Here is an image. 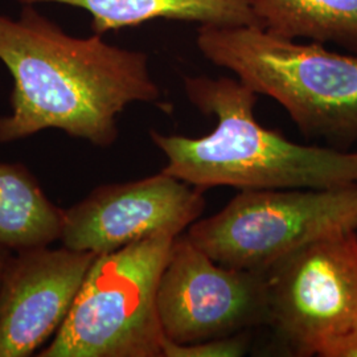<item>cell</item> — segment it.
<instances>
[{
	"label": "cell",
	"instance_id": "1",
	"mask_svg": "<svg viewBox=\"0 0 357 357\" xmlns=\"http://www.w3.org/2000/svg\"><path fill=\"white\" fill-rule=\"evenodd\" d=\"M0 61L13 78L0 144L56 128L110 147L128 105L160 98L144 52L115 47L97 33L73 38L33 4L17 19L0 15Z\"/></svg>",
	"mask_w": 357,
	"mask_h": 357
},
{
	"label": "cell",
	"instance_id": "2",
	"mask_svg": "<svg viewBox=\"0 0 357 357\" xmlns=\"http://www.w3.org/2000/svg\"><path fill=\"white\" fill-rule=\"evenodd\" d=\"M188 101L215 128L200 138L150 131L166 155L163 171L205 191L335 188L357 184V151L299 144L264 128L255 114L258 94L237 77L184 78Z\"/></svg>",
	"mask_w": 357,
	"mask_h": 357
},
{
	"label": "cell",
	"instance_id": "3",
	"mask_svg": "<svg viewBox=\"0 0 357 357\" xmlns=\"http://www.w3.org/2000/svg\"><path fill=\"white\" fill-rule=\"evenodd\" d=\"M196 45L258 96L289 113L310 139L348 151L357 143V56L301 44L257 26H200Z\"/></svg>",
	"mask_w": 357,
	"mask_h": 357
},
{
	"label": "cell",
	"instance_id": "4",
	"mask_svg": "<svg viewBox=\"0 0 357 357\" xmlns=\"http://www.w3.org/2000/svg\"><path fill=\"white\" fill-rule=\"evenodd\" d=\"M176 237L158 234L97 255L40 357H162L158 286Z\"/></svg>",
	"mask_w": 357,
	"mask_h": 357
},
{
	"label": "cell",
	"instance_id": "5",
	"mask_svg": "<svg viewBox=\"0 0 357 357\" xmlns=\"http://www.w3.org/2000/svg\"><path fill=\"white\" fill-rule=\"evenodd\" d=\"M357 231V184L335 188L245 190L187 237L218 264L266 273L282 258L337 233Z\"/></svg>",
	"mask_w": 357,
	"mask_h": 357
},
{
	"label": "cell",
	"instance_id": "6",
	"mask_svg": "<svg viewBox=\"0 0 357 357\" xmlns=\"http://www.w3.org/2000/svg\"><path fill=\"white\" fill-rule=\"evenodd\" d=\"M268 321L294 355L319 356L357 320V231L308 243L265 273Z\"/></svg>",
	"mask_w": 357,
	"mask_h": 357
},
{
	"label": "cell",
	"instance_id": "7",
	"mask_svg": "<svg viewBox=\"0 0 357 357\" xmlns=\"http://www.w3.org/2000/svg\"><path fill=\"white\" fill-rule=\"evenodd\" d=\"M156 301L165 336L178 344L241 333L268 321L265 273L224 266L187 234L172 243Z\"/></svg>",
	"mask_w": 357,
	"mask_h": 357
},
{
	"label": "cell",
	"instance_id": "8",
	"mask_svg": "<svg viewBox=\"0 0 357 357\" xmlns=\"http://www.w3.org/2000/svg\"><path fill=\"white\" fill-rule=\"evenodd\" d=\"M203 192L163 169L141 180L102 184L63 211L60 241L101 255L158 234L178 237L203 216Z\"/></svg>",
	"mask_w": 357,
	"mask_h": 357
},
{
	"label": "cell",
	"instance_id": "9",
	"mask_svg": "<svg viewBox=\"0 0 357 357\" xmlns=\"http://www.w3.org/2000/svg\"><path fill=\"white\" fill-rule=\"evenodd\" d=\"M96 257L64 245L13 252L0 286V357L32 356L57 333Z\"/></svg>",
	"mask_w": 357,
	"mask_h": 357
},
{
	"label": "cell",
	"instance_id": "10",
	"mask_svg": "<svg viewBox=\"0 0 357 357\" xmlns=\"http://www.w3.org/2000/svg\"><path fill=\"white\" fill-rule=\"evenodd\" d=\"M23 4L60 3L91 15L93 33L141 26L156 19L200 26H259L249 0H17Z\"/></svg>",
	"mask_w": 357,
	"mask_h": 357
},
{
	"label": "cell",
	"instance_id": "11",
	"mask_svg": "<svg viewBox=\"0 0 357 357\" xmlns=\"http://www.w3.org/2000/svg\"><path fill=\"white\" fill-rule=\"evenodd\" d=\"M63 211L23 163L0 162V243L19 252L56 243Z\"/></svg>",
	"mask_w": 357,
	"mask_h": 357
},
{
	"label": "cell",
	"instance_id": "12",
	"mask_svg": "<svg viewBox=\"0 0 357 357\" xmlns=\"http://www.w3.org/2000/svg\"><path fill=\"white\" fill-rule=\"evenodd\" d=\"M261 28L281 38L340 45L357 56V0H249Z\"/></svg>",
	"mask_w": 357,
	"mask_h": 357
},
{
	"label": "cell",
	"instance_id": "13",
	"mask_svg": "<svg viewBox=\"0 0 357 357\" xmlns=\"http://www.w3.org/2000/svg\"><path fill=\"white\" fill-rule=\"evenodd\" d=\"M249 347L248 331L191 344H178L166 339L162 357H240L246 355Z\"/></svg>",
	"mask_w": 357,
	"mask_h": 357
},
{
	"label": "cell",
	"instance_id": "14",
	"mask_svg": "<svg viewBox=\"0 0 357 357\" xmlns=\"http://www.w3.org/2000/svg\"><path fill=\"white\" fill-rule=\"evenodd\" d=\"M321 357H357V320L349 331L323 352Z\"/></svg>",
	"mask_w": 357,
	"mask_h": 357
},
{
	"label": "cell",
	"instance_id": "15",
	"mask_svg": "<svg viewBox=\"0 0 357 357\" xmlns=\"http://www.w3.org/2000/svg\"><path fill=\"white\" fill-rule=\"evenodd\" d=\"M13 253L11 249H8L3 243H0V286H1V281L4 277V271H6V268L8 265V261H10Z\"/></svg>",
	"mask_w": 357,
	"mask_h": 357
}]
</instances>
